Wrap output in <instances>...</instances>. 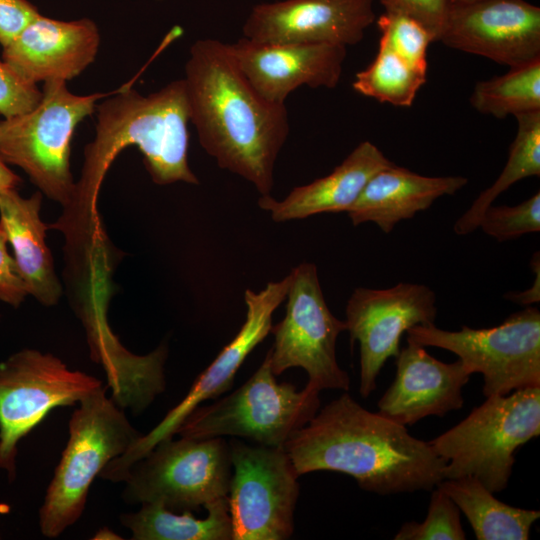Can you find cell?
Instances as JSON below:
<instances>
[{"instance_id": "1", "label": "cell", "mask_w": 540, "mask_h": 540, "mask_svg": "<svg viewBox=\"0 0 540 540\" xmlns=\"http://www.w3.org/2000/svg\"><path fill=\"white\" fill-rule=\"evenodd\" d=\"M189 122L183 78L146 96L131 85L109 93L98 105L95 137L84 149L72 200L50 227L63 232L70 247L88 249L104 241L98 193L112 162L131 145L141 151L154 183L198 184L188 163Z\"/></svg>"}, {"instance_id": "2", "label": "cell", "mask_w": 540, "mask_h": 540, "mask_svg": "<svg viewBox=\"0 0 540 540\" xmlns=\"http://www.w3.org/2000/svg\"><path fill=\"white\" fill-rule=\"evenodd\" d=\"M190 122L218 166L270 195L274 167L289 134L286 104L266 100L238 67L229 44L197 40L185 64Z\"/></svg>"}, {"instance_id": "3", "label": "cell", "mask_w": 540, "mask_h": 540, "mask_svg": "<svg viewBox=\"0 0 540 540\" xmlns=\"http://www.w3.org/2000/svg\"><path fill=\"white\" fill-rule=\"evenodd\" d=\"M300 476L334 471L363 490L386 496L431 491L445 479L446 461L406 426L359 405L345 391L284 445Z\"/></svg>"}, {"instance_id": "4", "label": "cell", "mask_w": 540, "mask_h": 540, "mask_svg": "<svg viewBox=\"0 0 540 540\" xmlns=\"http://www.w3.org/2000/svg\"><path fill=\"white\" fill-rule=\"evenodd\" d=\"M68 429L66 447L39 510L40 529L48 538L78 521L93 480L142 435L103 386L79 402Z\"/></svg>"}, {"instance_id": "5", "label": "cell", "mask_w": 540, "mask_h": 540, "mask_svg": "<svg viewBox=\"0 0 540 540\" xmlns=\"http://www.w3.org/2000/svg\"><path fill=\"white\" fill-rule=\"evenodd\" d=\"M540 434V386L494 395L428 441L446 461L445 479L473 477L493 493L507 487L515 451Z\"/></svg>"}, {"instance_id": "6", "label": "cell", "mask_w": 540, "mask_h": 540, "mask_svg": "<svg viewBox=\"0 0 540 540\" xmlns=\"http://www.w3.org/2000/svg\"><path fill=\"white\" fill-rule=\"evenodd\" d=\"M42 98L27 113L0 120V157L21 168L49 199L66 207L75 182L70 169L75 129L109 93L77 95L63 80L43 82Z\"/></svg>"}, {"instance_id": "7", "label": "cell", "mask_w": 540, "mask_h": 540, "mask_svg": "<svg viewBox=\"0 0 540 540\" xmlns=\"http://www.w3.org/2000/svg\"><path fill=\"white\" fill-rule=\"evenodd\" d=\"M270 350L257 371L236 391L204 407H197L175 434L206 439L245 437L259 445L283 448L290 436L318 412L319 392L305 386L278 383Z\"/></svg>"}, {"instance_id": "8", "label": "cell", "mask_w": 540, "mask_h": 540, "mask_svg": "<svg viewBox=\"0 0 540 540\" xmlns=\"http://www.w3.org/2000/svg\"><path fill=\"white\" fill-rule=\"evenodd\" d=\"M231 468L229 443L221 437H171L129 468L122 497L131 504L192 512L228 497Z\"/></svg>"}, {"instance_id": "9", "label": "cell", "mask_w": 540, "mask_h": 540, "mask_svg": "<svg viewBox=\"0 0 540 540\" xmlns=\"http://www.w3.org/2000/svg\"><path fill=\"white\" fill-rule=\"evenodd\" d=\"M407 342L433 346L458 356L471 373L484 378L486 397L540 386V311L533 306L508 316L500 325L459 331L417 325L407 330Z\"/></svg>"}, {"instance_id": "10", "label": "cell", "mask_w": 540, "mask_h": 540, "mask_svg": "<svg viewBox=\"0 0 540 540\" xmlns=\"http://www.w3.org/2000/svg\"><path fill=\"white\" fill-rule=\"evenodd\" d=\"M102 381L51 353L23 349L0 362V469L16 475L18 443L57 407L73 406Z\"/></svg>"}, {"instance_id": "11", "label": "cell", "mask_w": 540, "mask_h": 540, "mask_svg": "<svg viewBox=\"0 0 540 540\" xmlns=\"http://www.w3.org/2000/svg\"><path fill=\"white\" fill-rule=\"evenodd\" d=\"M289 276L285 316L271 329L275 337L270 349L274 375L300 367L307 372V388L319 393L324 389L348 391L349 376L336 358V342L346 330L345 321L327 306L315 264L300 263Z\"/></svg>"}, {"instance_id": "12", "label": "cell", "mask_w": 540, "mask_h": 540, "mask_svg": "<svg viewBox=\"0 0 540 540\" xmlns=\"http://www.w3.org/2000/svg\"><path fill=\"white\" fill-rule=\"evenodd\" d=\"M233 540H285L294 530L298 474L284 448L229 442Z\"/></svg>"}, {"instance_id": "13", "label": "cell", "mask_w": 540, "mask_h": 540, "mask_svg": "<svg viewBox=\"0 0 540 540\" xmlns=\"http://www.w3.org/2000/svg\"><path fill=\"white\" fill-rule=\"evenodd\" d=\"M290 276L270 282L259 292L247 289L244 294L246 319L236 336L214 361L197 377L187 395L171 409L162 421L141 437L121 456L110 461L101 477L123 482L129 468L143 458L160 441L173 437L182 422L200 403L214 399L229 390L236 372L252 350L272 329V315L287 296Z\"/></svg>"}, {"instance_id": "14", "label": "cell", "mask_w": 540, "mask_h": 540, "mask_svg": "<svg viewBox=\"0 0 540 540\" xmlns=\"http://www.w3.org/2000/svg\"><path fill=\"white\" fill-rule=\"evenodd\" d=\"M436 295L426 285L398 283L385 289L356 288L346 305V330L360 346L362 397L377 386L378 375L400 351L402 335L417 325L434 324Z\"/></svg>"}, {"instance_id": "15", "label": "cell", "mask_w": 540, "mask_h": 540, "mask_svg": "<svg viewBox=\"0 0 540 540\" xmlns=\"http://www.w3.org/2000/svg\"><path fill=\"white\" fill-rule=\"evenodd\" d=\"M509 67L540 57V8L525 0L451 4L439 40Z\"/></svg>"}, {"instance_id": "16", "label": "cell", "mask_w": 540, "mask_h": 540, "mask_svg": "<svg viewBox=\"0 0 540 540\" xmlns=\"http://www.w3.org/2000/svg\"><path fill=\"white\" fill-rule=\"evenodd\" d=\"M374 0H281L252 7L243 37L267 44L356 45L376 21Z\"/></svg>"}, {"instance_id": "17", "label": "cell", "mask_w": 540, "mask_h": 540, "mask_svg": "<svg viewBox=\"0 0 540 540\" xmlns=\"http://www.w3.org/2000/svg\"><path fill=\"white\" fill-rule=\"evenodd\" d=\"M229 48L255 90L278 104L301 86L335 88L346 58V47L332 44H267L241 37Z\"/></svg>"}, {"instance_id": "18", "label": "cell", "mask_w": 540, "mask_h": 540, "mask_svg": "<svg viewBox=\"0 0 540 540\" xmlns=\"http://www.w3.org/2000/svg\"><path fill=\"white\" fill-rule=\"evenodd\" d=\"M100 40L98 26L89 18L64 21L40 14L2 47V60L30 83L67 82L94 62Z\"/></svg>"}, {"instance_id": "19", "label": "cell", "mask_w": 540, "mask_h": 540, "mask_svg": "<svg viewBox=\"0 0 540 540\" xmlns=\"http://www.w3.org/2000/svg\"><path fill=\"white\" fill-rule=\"evenodd\" d=\"M396 358L395 379L378 402V413L403 426L461 409L462 388L472 375L460 359L442 362L407 342Z\"/></svg>"}, {"instance_id": "20", "label": "cell", "mask_w": 540, "mask_h": 540, "mask_svg": "<svg viewBox=\"0 0 540 540\" xmlns=\"http://www.w3.org/2000/svg\"><path fill=\"white\" fill-rule=\"evenodd\" d=\"M467 183L463 176H424L393 163L369 179L346 213L355 226L372 222L390 233L399 222L428 209L438 198L455 194Z\"/></svg>"}, {"instance_id": "21", "label": "cell", "mask_w": 540, "mask_h": 540, "mask_svg": "<svg viewBox=\"0 0 540 540\" xmlns=\"http://www.w3.org/2000/svg\"><path fill=\"white\" fill-rule=\"evenodd\" d=\"M391 164L376 145L363 141L330 174L295 187L279 201L271 195L261 196L258 204L275 222L347 212L369 179Z\"/></svg>"}, {"instance_id": "22", "label": "cell", "mask_w": 540, "mask_h": 540, "mask_svg": "<svg viewBox=\"0 0 540 540\" xmlns=\"http://www.w3.org/2000/svg\"><path fill=\"white\" fill-rule=\"evenodd\" d=\"M41 201V192L30 197H22L17 189L0 192V225L13 249L28 295L44 306H53L62 295V286L46 244Z\"/></svg>"}, {"instance_id": "23", "label": "cell", "mask_w": 540, "mask_h": 540, "mask_svg": "<svg viewBox=\"0 0 540 540\" xmlns=\"http://www.w3.org/2000/svg\"><path fill=\"white\" fill-rule=\"evenodd\" d=\"M437 487L457 505L478 540H528L538 510L513 507L499 501L480 481L465 476L442 480Z\"/></svg>"}, {"instance_id": "24", "label": "cell", "mask_w": 540, "mask_h": 540, "mask_svg": "<svg viewBox=\"0 0 540 540\" xmlns=\"http://www.w3.org/2000/svg\"><path fill=\"white\" fill-rule=\"evenodd\" d=\"M205 509L208 516L197 519L191 511L176 514L156 504H142L134 513H125L120 522L134 540H233L228 497Z\"/></svg>"}, {"instance_id": "25", "label": "cell", "mask_w": 540, "mask_h": 540, "mask_svg": "<svg viewBox=\"0 0 540 540\" xmlns=\"http://www.w3.org/2000/svg\"><path fill=\"white\" fill-rule=\"evenodd\" d=\"M515 118L517 133L505 167L494 183L483 190L456 220L453 230L458 235L478 229L484 211L510 186L524 178L540 175V111L519 114Z\"/></svg>"}, {"instance_id": "26", "label": "cell", "mask_w": 540, "mask_h": 540, "mask_svg": "<svg viewBox=\"0 0 540 540\" xmlns=\"http://www.w3.org/2000/svg\"><path fill=\"white\" fill-rule=\"evenodd\" d=\"M470 103L478 112L499 119L540 111V57L478 82Z\"/></svg>"}, {"instance_id": "27", "label": "cell", "mask_w": 540, "mask_h": 540, "mask_svg": "<svg viewBox=\"0 0 540 540\" xmlns=\"http://www.w3.org/2000/svg\"><path fill=\"white\" fill-rule=\"evenodd\" d=\"M426 74L408 64L380 39L377 55L365 69L356 73L352 88L379 102L410 107L426 83Z\"/></svg>"}, {"instance_id": "28", "label": "cell", "mask_w": 540, "mask_h": 540, "mask_svg": "<svg viewBox=\"0 0 540 540\" xmlns=\"http://www.w3.org/2000/svg\"><path fill=\"white\" fill-rule=\"evenodd\" d=\"M383 40L411 66L427 72V49L432 34L417 20L398 12L384 13L375 21Z\"/></svg>"}, {"instance_id": "29", "label": "cell", "mask_w": 540, "mask_h": 540, "mask_svg": "<svg viewBox=\"0 0 540 540\" xmlns=\"http://www.w3.org/2000/svg\"><path fill=\"white\" fill-rule=\"evenodd\" d=\"M424 521H407L395 534V540H464L460 510L439 487L432 490Z\"/></svg>"}, {"instance_id": "30", "label": "cell", "mask_w": 540, "mask_h": 540, "mask_svg": "<svg viewBox=\"0 0 540 540\" xmlns=\"http://www.w3.org/2000/svg\"><path fill=\"white\" fill-rule=\"evenodd\" d=\"M478 228L503 242L540 231V192L515 206L490 205L483 213Z\"/></svg>"}, {"instance_id": "31", "label": "cell", "mask_w": 540, "mask_h": 540, "mask_svg": "<svg viewBox=\"0 0 540 540\" xmlns=\"http://www.w3.org/2000/svg\"><path fill=\"white\" fill-rule=\"evenodd\" d=\"M42 98L37 84L21 78L6 62L0 60V114L4 118L32 110Z\"/></svg>"}, {"instance_id": "32", "label": "cell", "mask_w": 540, "mask_h": 540, "mask_svg": "<svg viewBox=\"0 0 540 540\" xmlns=\"http://www.w3.org/2000/svg\"><path fill=\"white\" fill-rule=\"evenodd\" d=\"M387 12L405 14L420 22L433 36L434 42L439 40L445 24L451 0H379Z\"/></svg>"}, {"instance_id": "33", "label": "cell", "mask_w": 540, "mask_h": 540, "mask_svg": "<svg viewBox=\"0 0 540 540\" xmlns=\"http://www.w3.org/2000/svg\"><path fill=\"white\" fill-rule=\"evenodd\" d=\"M7 245V236L0 225V301L16 308L21 305L28 292Z\"/></svg>"}, {"instance_id": "34", "label": "cell", "mask_w": 540, "mask_h": 540, "mask_svg": "<svg viewBox=\"0 0 540 540\" xmlns=\"http://www.w3.org/2000/svg\"><path fill=\"white\" fill-rule=\"evenodd\" d=\"M40 14L28 0H0V45L9 44Z\"/></svg>"}, {"instance_id": "35", "label": "cell", "mask_w": 540, "mask_h": 540, "mask_svg": "<svg viewBox=\"0 0 540 540\" xmlns=\"http://www.w3.org/2000/svg\"><path fill=\"white\" fill-rule=\"evenodd\" d=\"M531 266L535 273V280L530 289L522 292H511L504 295V298L516 304L530 306V304L540 301V260L539 253H534Z\"/></svg>"}, {"instance_id": "36", "label": "cell", "mask_w": 540, "mask_h": 540, "mask_svg": "<svg viewBox=\"0 0 540 540\" xmlns=\"http://www.w3.org/2000/svg\"><path fill=\"white\" fill-rule=\"evenodd\" d=\"M21 178L16 175L0 157V192L17 189Z\"/></svg>"}, {"instance_id": "37", "label": "cell", "mask_w": 540, "mask_h": 540, "mask_svg": "<svg viewBox=\"0 0 540 540\" xmlns=\"http://www.w3.org/2000/svg\"><path fill=\"white\" fill-rule=\"evenodd\" d=\"M93 539H109L110 540V539H122V538L119 537V535H117L113 531H111L109 528L104 527L97 531Z\"/></svg>"}, {"instance_id": "38", "label": "cell", "mask_w": 540, "mask_h": 540, "mask_svg": "<svg viewBox=\"0 0 540 540\" xmlns=\"http://www.w3.org/2000/svg\"><path fill=\"white\" fill-rule=\"evenodd\" d=\"M474 1H478V0H451L452 4L469 3V2H474Z\"/></svg>"}, {"instance_id": "39", "label": "cell", "mask_w": 540, "mask_h": 540, "mask_svg": "<svg viewBox=\"0 0 540 540\" xmlns=\"http://www.w3.org/2000/svg\"><path fill=\"white\" fill-rule=\"evenodd\" d=\"M1 318V317H0Z\"/></svg>"}]
</instances>
